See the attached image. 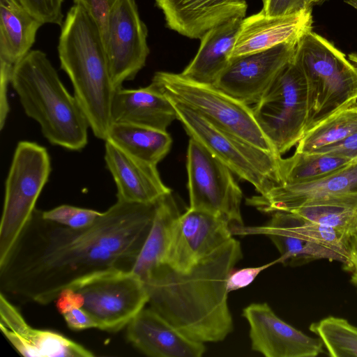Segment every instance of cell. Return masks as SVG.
<instances>
[{"instance_id":"1","label":"cell","mask_w":357,"mask_h":357,"mask_svg":"<svg viewBox=\"0 0 357 357\" xmlns=\"http://www.w3.org/2000/svg\"><path fill=\"white\" fill-rule=\"evenodd\" d=\"M156 203L117 200L91 225L80 229L47 220L36 208L0 263V294L10 301L47 305L94 274L131 271Z\"/></svg>"},{"instance_id":"2","label":"cell","mask_w":357,"mask_h":357,"mask_svg":"<svg viewBox=\"0 0 357 357\" xmlns=\"http://www.w3.org/2000/svg\"><path fill=\"white\" fill-rule=\"evenodd\" d=\"M242 257L232 237L188 271L158 265L144 281L150 307L193 340H223L233 329L227 280Z\"/></svg>"},{"instance_id":"3","label":"cell","mask_w":357,"mask_h":357,"mask_svg":"<svg viewBox=\"0 0 357 357\" xmlns=\"http://www.w3.org/2000/svg\"><path fill=\"white\" fill-rule=\"evenodd\" d=\"M57 50L61 68L70 79L90 128L95 137L105 141L112 124L111 106L116 89L98 27L82 6L75 4L68 11Z\"/></svg>"},{"instance_id":"4","label":"cell","mask_w":357,"mask_h":357,"mask_svg":"<svg viewBox=\"0 0 357 357\" xmlns=\"http://www.w3.org/2000/svg\"><path fill=\"white\" fill-rule=\"evenodd\" d=\"M10 84L25 114L40 126L52 145L80 151L88 143V120L47 56L29 51L14 66Z\"/></svg>"},{"instance_id":"5","label":"cell","mask_w":357,"mask_h":357,"mask_svg":"<svg viewBox=\"0 0 357 357\" xmlns=\"http://www.w3.org/2000/svg\"><path fill=\"white\" fill-rule=\"evenodd\" d=\"M293 61L307 86L305 132L357 102V54L347 56L325 38L310 31L298 41Z\"/></svg>"},{"instance_id":"6","label":"cell","mask_w":357,"mask_h":357,"mask_svg":"<svg viewBox=\"0 0 357 357\" xmlns=\"http://www.w3.org/2000/svg\"><path fill=\"white\" fill-rule=\"evenodd\" d=\"M164 92V91H163ZM165 93V92H164ZM187 134L260 195L280 184V156L262 150L211 122L199 112L165 93Z\"/></svg>"},{"instance_id":"7","label":"cell","mask_w":357,"mask_h":357,"mask_svg":"<svg viewBox=\"0 0 357 357\" xmlns=\"http://www.w3.org/2000/svg\"><path fill=\"white\" fill-rule=\"evenodd\" d=\"M47 150L30 141L18 142L5 183L0 223V263L31 218L51 173Z\"/></svg>"},{"instance_id":"8","label":"cell","mask_w":357,"mask_h":357,"mask_svg":"<svg viewBox=\"0 0 357 357\" xmlns=\"http://www.w3.org/2000/svg\"><path fill=\"white\" fill-rule=\"evenodd\" d=\"M152 82L165 93L199 112L217 126L278 155L261 130L252 108L248 105L214 85L194 82L181 73L158 71L154 74Z\"/></svg>"},{"instance_id":"9","label":"cell","mask_w":357,"mask_h":357,"mask_svg":"<svg viewBox=\"0 0 357 357\" xmlns=\"http://www.w3.org/2000/svg\"><path fill=\"white\" fill-rule=\"evenodd\" d=\"M252 111L278 155L297 145L306 130L307 95L304 76L293 59L255 103Z\"/></svg>"},{"instance_id":"10","label":"cell","mask_w":357,"mask_h":357,"mask_svg":"<svg viewBox=\"0 0 357 357\" xmlns=\"http://www.w3.org/2000/svg\"><path fill=\"white\" fill-rule=\"evenodd\" d=\"M70 289L80 295L82 307L98 328L107 332L127 326L149 301L144 282L131 271L100 272Z\"/></svg>"},{"instance_id":"11","label":"cell","mask_w":357,"mask_h":357,"mask_svg":"<svg viewBox=\"0 0 357 357\" xmlns=\"http://www.w3.org/2000/svg\"><path fill=\"white\" fill-rule=\"evenodd\" d=\"M186 167L189 208L220 216L231 228L243 226V193L232 172L192 138L188 142Z\"/></svg>"},{"instance_id":"12","label":"cell","mask_w":357,"mask_h":357,"mask_svg":"<svg viewBox=\"0 0 357 357\" xmlns=\"http://www.w3.org/2000/svg\"><path fill=\"white\" fill-rule=\"evenodd\" d=\"M148 29L135 0H117L110 14L105 46L109 72L115 89L135 79L149 54Z\"/></svg>"},{"instance_id":"13","label":"cell","mask_w":357,"mask_h":357,"mask_svg":"<svg viewBox=\"0 0 357 357\" xmlns=\"http://www.w3.org/2000/svg\"><path fill=\"white\" fill-rule=\"evenodd\" d=\"M338 202L357 206V162L320 179L305 183L280 184L264 195L246 199L264 213L291 211L305 204Z\"/></svg>"},{"instance_id":"14","label":"cell","mask_w":357,"mask_h":357,"mask_svg":"<svg viewBox=\"0 0 357 357\" xmlns=\"http://www.w3.org/2000/svg\"><path fill=\"white\" fill-rule=\"evenodd\" d=\"M297 43L231 59L213 85L248 105L257 103L292 61Z\"/></svg>"},{"instance_id":"15","label":"cell","mask_w":357,"mask_h":357,"mask_svg":"<svg viewBox=\"0 0 357 357\" xmlns=\"http://www.w3.org/2000/svg\"><path fill=\"white\" fill-rule=\"evenodd\" d=\"M231 238V227L227 220L189 208L174 225L163 264L178 271H188Z\"/></svg>"},{"instance_id":"16","label":"cell","mask_w":357,"mask_h":357,"mask_svg":"<svg viewBox=\"0 0 357 357\" xmlns=\"http://www.w3.org/2000/svg\"><path fill=\"white\" fill-rule=\"evenodd\" d=\"M252 349L266 357H315L324 353L322 341L311 337L278 317L266 303L244 308Z\"/></svg>"},{"instance_id":"17","label":"cell","mask_w":357,"mask_h":357,"mask_svg":"<svg viewBox=\"0 0 357 357\" xmlns=\"http://www.w3.org/2000/svg\"><path fill=\"white\" fill-rule=\"evenodd\" d=\"M0 328L22 356L27 357H91L93 354L52 331L32 328L9 299L0 294Z\"/></svg>"},{"instance_id":"18","label":"cell","mask_w":357,"mask_h":357,"mask_svg":"<svg viewBox=\"0 0 357 357\" xmlns=\"http://www.w3.org/2000/svg\"><path fill=\"white\" fill-rule=\"evenodd\" d=\"M134 347L151 357H200L204 343L193 340L152 308H143L128 324Z\"/></svg>"},{"instance_id":"19","label":"cell","mask_w":357,"mask_h":357,"mask_svg":"<svg viewBox=\"0 0 357 357\" xmlns=\"http://www.w3.org/2000/svg\"><path fill=\"white\" fill-rule=\"evenodd\" d=\"M312 26L311 8L283 16H270L261 10L242 20L231 59L297 42L312 31Z\"/></svg>"},{"instance_id":"20","label":"cell","mask_w":357,"mask_h":357,"mask_svg":"<svg viewBox=\"0 0 357 357\" xmlns=\"http://www.w3.org/2000/svg\"><path fill=\"white\" fill-rule=\"evenodd\" d=\"M167 26L179 34L200 39L211 29L234 18H244L245 0H155Z\"/></svg>"},{"instance_id":"21","label":"cell","mask_w":357,"mask_h":357,"mask_svg":"<svg viewBox=\"0 0 357 357\" xmlns=\"http://www.w3.org/2000/svg\"><path fill=\"white\" fill-rule=\"evenodd\" d=\"M105 142V161L114 180L117 200L153 204L172 192L160 178L156 165L139 160Z\"/></svg>"},{"instance_id":"22","label":"cell","mask_w":357,"mask_h":357,"mask_svg":"<svg viewBox=\"0 0 357 357\" xmlns=\"http://www.w3.org/2000/svg\"><path fill=\"white\" fill-rule=\"evenodd\" d=\"M111 119L112 123L133 124L167 131L177 116L168 96L152 82L136 89H116Z\"/></svg>"},{"instance_id":"23","label":"cell","mask_w":357,"mask_h":357,"mask_svg":"<svg viewBox=\"0 0 357 357\" xmlns=\"http://www.w3.org/2000/svg\"><path fill=\"white\" fill-rule=\"evenodd\" d=\"M233 232L240 234H264L275 244L280 253V263L296 266L310 261L325 259L342 263L344 268L348 260L335 250L311 241L296 232L291 226L288 211H275L267 225L244 227H233Z\"/></svg>"},{"instance_id":"24","label":"cell","mask_w":357,"mask_h":357,"mask_svg":"<svg viewBox=\"0 0 357 357\" xmlns=\"http://www.w3.org/2000/svg\"><path fill=\"white\" fill-rule=\"evenodd\" d=\"M243 18H231L208 30L191 62L181 73L196 82L213 85L229 63Z\"/></svg>"},{"instance_id":"25","label":"cell","mask_w":357,"mask_h":357,"mask_svg":"<svg viewBox=\"0 0 357 357\" xmlns=\"http://www.w3.org/2000/svg\"><path fill=\"white\" fill-rule=\"evenodd\" d=\"M42 25L17 0H0V64L14 68L31 51Z\"/></svg>"},{"instance_id":"26","label":"cell","mask_w":357,"mask_h":357,"mask_svg":"<svg viewBox=\"0 0 357 357\" xmlns=\"http://www.w3.org/2000/svg\"><path fill=\"white\" fill-rule=\"evenodd\" d=\"M180 215L172 192L157 202L151 229L131 269L144 282L154 268L165 262L174 225Z\"/></svg>"},{"instance_id":"27","label":"cell","mask_w":357,"mask_h":357,"mask_svg":"<svg viewBox=\"0 0 357 357\" xmlns=\"http://www.w3.org/2000/svg\"><path fill=\"white\" fill-rule=\"evenodd\" d=\"M106 140L128 154L153 165L166 156L172 143L167 131L119 123L112 124Z\"/></svg>"},{"instance_id":"28","label":"cell","mask_w":357,"mask_h":357,"mask_svg":"<svg viewBox=\"0 0 357 357\" xmlns=\"http://www.w3.org/2000/svg\"><path fill=\"white\" fill-rule=\"evenodd\" d=\"M342 157L321 152H297L278 159L280 184L310 183L324 178L351 163Z\"/></svg>"},{"instance_id":"29","label":"cell","mask_w":357,"mask_h":357,"mask_svg":"<svg viewBox=\"0 0 357 357\" xmlns=\"http://www.w3.org/2000/svg\"><path fill=\"white\" fill-rule=\"evenodd\" d=\"M357 131V102L332 114L307 131L296 151L311 153L335 144Z\"/></svg>"},{"instance_id":"30","label":"cell","mask_w":357,"mask_h":357,"mask_svg":"<svg viewBox=\"0 0 357 357\" xmlns=\"http://www.w3.org/2000/svg\"><path fill=\"white\" fill-rule=\"evenodd\" d=\"M310 330L332 357H357V327L347 319L329 316L311 324Z\"/></svg>"},{"instance_id":"31","label":"cell","mask_w":357,"mask_h":357,"mask_svg":"<svg viewBox=\"0 0 357 357\" xmlns=\"http://www.w3.org/2000/svg\"><path fill=\"white\" fill-rule=\"evenodd\" d=\"M309 221L351 233L357 226V206L323 202L305 204L291 211Z\"/></svg>"},{"instance_id":"32","label":"cell","mask_w":357,"mask_h":357,"mask_svg":"<svg viewBox=\"0 0 357 357\" xmlns=\"http://www.w3.org/2000/svg\"><path fill=\"white\" fill-rule=\"evenodd\" d=\"M58 311L73 331L98 328L94 319L82 307L80 295L73 289L63 291L55 300Z\"/></svg>"},{"instance_id":"33","label":"cell","mask_w":357,"mask_h":357,"mask_svg":"<svg viewBox=\"0 0 357 357\" xmlns=\"http://www.w3.org/2000/svg\"><path fill=\"white\" fill-rule=\"evenodd\" d=\"M101 213L95 210L67 204L59 206L49 211H42L45 219L73 229L91 225Z\"/></svg>"},{"instance_id":"34","label":"cell","mask_w":357,"mask_h":357,"mask_svg":"<svg viewBox=\"0 0 357 357\" xmlns=\"http://www.w3.org/2000/svg\"><path fill=\"white\" fill-rule=\"evenodd\" d=\"M31 15L44 24L62 25L64 0H17Z\"/></svg>"},{"instance_id":"35","label":"cell","mask_w":357,"mask_h":357,"mask_svg":"<svg viewBox=\"0 0 357 357\" xmlns=\"http://www.w3.org/2000/svg\"><path fill=\"white\" fill-rule=\"evenodd\" d=\"M75 4L82 6L97 24L105 46L109 20L112 10L117 0H73Z\"/></svg>"},{"instance_id":"36","label":"cell","mask_w":357,"mask_h":357,"mask_svg":"<svg viewBox=\"0 0 357 357\" xmlns=\"http://www.w3.org/2000/svg\"><path fill=\"white\" fill-rule=\"evenodd\" d=\"M313 0H263L262 10L270 16L295 14L311 8Z\"/></svg>"},{"instance_id":"37","label":"cell","mask_w":357,"mask_h":357,"mask_svg":"<svg viewBox=\"0 0 357 357\" xmlns=\"http://www.w3.org/2000/svg\"><path fill=\"white\" fill-rule=\"evenodd\" d=\"M276 263H280L279 259L260 266L243 268L234 271L233 270L229 273L227 280L228 292L238 290L248 286L261 271Z\"/></svg>"},{"instance_id":"38","label":"cell","mask_w":357,"mask_h":357,"mask_svg":"<svg viewBox=\"0 0 357 357\" xmlns=\"http://www.w3.org/2000/svg\"><path fill=\"white\" fill-rule=\"evenodd\" d=\"M315 152L328 153L353 161L357 157V131L342 140Z\"/></svg>"},{"instance_id":"39","label":"cell","mask_w":357,"mask_h":357,"mask_svg":"<svg viewBox=\"0 0 357 357\" xmlns=\"http://www.w3.org/2000/svg\"><path fill=\"white\" fill-rule=\"evenodd\" d=\"M349 262L344 269L352 273L351 282L357 285V226L351 233L349 241Z\"/></svg>"},{"instance_id":"40","label":"cell","mask_w":357,"mask_h":357,"mask_svg":"<svg viewBox=\"0 0 357 357\" xmlns=\"http://www.w3.org/2000/svg\"><path fill=\"white\" fill-rule=\"evenodd\" d=\"M345 3L357 10V0H345Z\"/></svg>"},{"instance_id":"41","label":"cell","mask_w":357,"mask_h":357,"mask_svg":"<svg viewBox=\"0 0 357 357\" xmlns=\"http://www.w3.org/2000/svg\"><path fill=\"white\" fill-rule=\"evenodd\" d=\"M321 1H323V0H313V3H318V2Z\"/></svg>"},{"instance_id":"42","label":"cell","mask_w":357,"mask_h":357,"mask_svg":"<svg viewBox=\"0 0 357 357\" xmlns=\"http://www.w3.org/2000/svg\"><path fill=\"white\" fill-rule=\"evenodd\" d=\"M352 162H357V157Z\"/></svg>"}]
</instances>
